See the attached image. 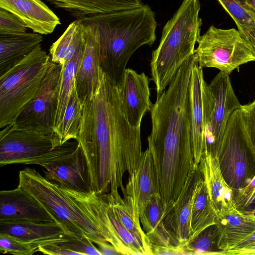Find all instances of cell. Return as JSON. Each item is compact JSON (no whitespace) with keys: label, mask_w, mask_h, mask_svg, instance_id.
<instances>
[{"label":"cell","mask_w":255,"mask_h":255,"mask_svg":"<svg viewBox=\"0 0 255 255\" xmlns=\"http://www.w3.org/2000/svg\"><path fill=\"white\" fill-rule=\"evenodd\" d=\"M76 140L87 161L91 192L123 196V177L136 169L142 155L140 128L128 123L119 88L104 75L97 93L83 104Z\"/></svg>","instance_id":"cell-1"},{"label":"cell","mask_w":255,"mask_h":255,"mask_svg":"<svg viewBox=\"0 0 255 255\" xmlns=\"http://www.w3.org/2000/svg\"><path fill=\"white\" fill-rule=\"evenodd\" d=\"M195 54L180 67L167 89L157 96L150 111L151 130L148 148L156 171L159 192L166 204L179 195L195 168L192 150L190 82Z\"/></svg>","instance_id":"cell-2"},{"label":"cell","mask_w":255,"mask_h":255,"mask_svg":"<svg viewBox=\"0 0 255 255\" xmlns=\"http://www.w3.org/2000/svg\"><path fill=\"white\" fill-rule=\"evenodd\" d=\"M99 33L101 67L106 78L119 88L131 56L143 45L151 46L157 25L147 4L102 15L94 22ZM91 24V23H90Z\"/></svg>","instance_id":"cell-3"},{"label":"cell","mask_w":255,"mask_h":255,"mask_svg":"<svg viewBox=\"0 0 255 255\" xmlns=\"http://www.w3.org/2000/svg\"><path fill=\"white\" fill-rule=\"evenodd\" d=\"M200 9L199 0H183L163 28L150 64L157 96L166 90L185 61L195 54L202 24Z\"/></svg>","instance_id":"cell-4"},{"label":"cell","mask_w":255,"mask_h":255,"mask_svg":"<svg viewBox=\"0 0 255 255\" xmlns=\"http://www.w3.org/2000/svg\"><path fill=\"white\" fill-rule=\"evenodd\" d=\"M18 186L46 210L69 236L78 239L86 237L96 244L106 241L97 223L85 208L35 169L20 170Z\"/></svg>","instance_id":"cell-5"},{"label":"cell","mask_w":255,"mask_h":255,"mask_svg":"<svg viewBox=\"0 0 255 255\" xmlns=\"http://www.w3.org/2000/svg\"><path fill=\"white\" fill-rule=\"evenodd\" d=\"M51 63L40 45L0 76L1 129L37 95Z\"/></svg>","instance_id":"cell-6"},{"label":"cell","mask_w":255,"mask_h":255,"mask_svg":"<svg viewBox=\"0 0 255 255\" xmlns=\"http://www.w3.org/2000/svg\"><path fill=\"white\" fill-rule=\"evenodd\" d=\"M78 145L76 139L63 144L56 132L20 129L10 124L0 131V166L23 164L44 167L65 157Z\"/></svg>","instance_id":"cell-7"},{"label":"cell","mask_w":255,"mask_h":255,"mask_svg":"<svg viewBox=\"0 0 255 255\" xmlns=\"http://www.w3.org/2000/svg\"><path fill=\"white\" fill-rule=\"evenodd\" d=\"M216 157L223 176L233 192L246 187L255 176V155L241 108L230 117Z\"/></svg>","instance_id":"cell-8"},{"label":"cell","mask_w":255,"mask_h":255,"mask_svg":"<svg viewBox=\"0 0 255 255\" xmlns=\"http://www.w3.org/2000/svg\"><path fill=\"white\" fill-rule=\"evenodd\" d=\"M195 54L202 68H215L230 75L255 58L238 30L211 25L197 41Z\"/></svg>","instance_id":"cell-9"},{"label":"cell","mask_w":255,"mask_h":255,"mask_svg":"<svg viewBox=\"0 0 255 255\" xmlns=\"http://www.w3.org/2000/svg\"><path fill=\"white\" fill-rule=\"evenodd\" d=\"M61 188L89 213L97 223L103 237L115 248L119 255H153L151 250L123 226L105 194Z\"/></svg>","instance_id":"cell-10"},{"label":"cell","mask_w":255,"mask_h":255,"mask_svg":"<svg viewBox=\"0 0 255 255\" xmlns=\"http://www.w3.org/2000/svg\"><path fill=\"white\" fill-rule=\"evenodd\" d=\"M229 75L220 71L208 84L206 152L216 157L231 115L240 109Z\"/></svg>","instance_id":"cell-11"},{"label":"cell","mask_w":255,"mask_h":255,"mask_svg":"<svg viewBox=\"0 0 255 255\" xmlns=\"http://www.w3.org/2000/svg\"><path fill=\"white\" fill-rule=\"evenodd\" d=\"M62 65L51 61L37 95L15 118V127L46 132H55L53 123Z\"/></svg>","instance_id":"cell-12"},{"label":"cell","mask_w":255,"mask_h":255,"mask_svg":"<svg viewBox=\"0 0 255 255\" xmlns=\"http://www.w3.org/2000/svg\"><path fill=\"white\" fill-rule=\"evenodd\" d=\"M84 48L75 78V88L82 104L94 96L103 78L101 67L99 33L94 23L85 24Z\"/></svg>","instance_id":"cell-13"},{"label":"cell","mask_w":255,"mask_h":255,"mask_svg":"<svg viewBox=\"0 0 255 255\" xmlns=\"http://www.w3.org/2000/svg\"><path fill=\"white\" fill-rule=\"evenodd\" d=\"M190 97L192 150L195 167H198L203 154L206 152L208 84L204 80L203 68L197 61L191 72Z\"/></svg>","instance_id":"cell-14"},{"label":"cell","mask_w":255,"mask_h":255,"mask_svg":"<svg viewBox=\"0 0 255 255\" xmlns=\"http://www.w3.org/2000/svg\"><path fill=\"white\" fill-rule=\"evenodd\" d=\"M202 176L198 166L195 167L177 199L168 204H165L164 225L179 246L189 240L192 207L196 187Z\"/></svg>","instance_id":"cell-15"},{"label":"cell","mask_w":255,"mask_h":255,"mask_svg":"<svg viewBox=\"0 0 255 255\" xmlns=\"http://www.w3.org/2000/svg\"><path fill=\"white\" fill-rule=\"evenodd\" d=\"M45 178L64 188L91 192L88 167L81 146L65 157L43 167Z\"/></svg>","instance_id":"cell-16"},{"label":"cell","mask_w":255,"mask_h":255,"mask_svg":"<svg viewBox=\"0 0 255 255\" xmlns=\"http://www.w3.org/2000/svg\"><path fill=\"white\" fill-rule=\"evenodd\" d=\"M149 84L144 72L138 73L130 68L126 69L119 90L126 118L134 128H140L143 117L152 105Z\"/></svg>","instance_id":"cell-17"},{"label":"cell","mask_w":255,"mask_h":255,"mask_svg":"<svg viewBox=\"0 0 255 255\" xmlns=\"http://www.w3.org/2000/svg\"><path fill=\"white\" fill-rule=\"evenodd\" d=\"M125 188L124 197L130 200L134 216L140 221L139 214L145 208L150 196L160 193L154 161L148 148L143 151L135 171L128 175Z\"/></svg>","instance_id":"cell-18"},{"label":"cell","mask_w":255,"mask_h":255,"mask_svg":"<svg viewBox=\"0 0 255 255\" xmlns=\"http://www.w3.org/2000/svg\"><path fill=\"white\" fill-rule=\"evenodd\" d=\"M198 168L217 217L239 212L234 203L233 190L225 180L217 158L206 152Z\"/></svg>","instance_id":"cell-19"},{"label":"cell","mask_w":255,"mask_h":255,"mask_svg":"<svg viewBox=\"0 0 255 255\" xmlns=\"http://www.w3.org/2000/svg\"><path fill=\"white\" fill-rule=\"evenodd\" d=\"M0 221L56 222L46 210L18 186L0 192Z\"/></svg>","instance_id":"cell-20"},{"label":"cell","mask_w":255,"mask_h":255,"mask_svg":"<svg viewBox=\"0 0 255 255\" xmlns=\"http://www.w3.org/2000/svg\"><path fill=\"white\" fill-rule=\"evenodd\" d=\"M0 8L15 14L35 33L47 35L61 23L59 18L41 0H0Z\"/></svg>","instance_id":"cell-21"},{"label":"cell","mask_w":255,"mask_h":255,"mask_svg":"<svg viewBox=\"0 0 255 255\" xmlns=\"http://www.w3.org/2000/svg\"><path fill=\"white\" fill-rule=\"evenodd\" d=\"M67 11L76 19L90 24L102 15L135 8L143 5L142 0H44Z\"/></svg>","instance_id":"cell-22"},{"label":"cell","mask_w":255,"mask_h":255,"mask_svg":"<svg viewBox=\"0 0 255 255\" xmlns=\"http://www.w3.org/2000/svg\"><path fill=\"white\" fill-rule=\"evenodd\" d=\"M165 203L159 193L152 195L139 214L142 229L150 244L167 247L179 245L172 238L166 229L163 221Z\"/></svg>","instance_id":"cell-23"},{"label":"cell","mask_w":255,"mask_h":255,"mask_svg":"<svg viewBox=\"0 0 255 255\" xmlns=\"http://www.w3.org/2000/svg\"><path fill=\"white\" fill-rule=\"evenodd\" d=\"M0 233L26 242H35L68 235L65 229L56 222L0 221Z\"/></svg>","instance_id":"cell-24"},{"label":"cell","mask_w":255,"mask_h":255,"mask_svg":"<svg viewBox=\"0 0 255 255\" xmlns=\"http://www.w3.org/2000/svg\"><path fill=\"white\" fill-rule=\"evenodd\" d=\"M216 223L220 232L219 247L224 254L255 231V212H239L217 217Z\"/></svg>","instance_id":"cell-25"},{"label":"cell","mask_w":255,"mask_h":255,"mask_svg":"<svg viewBox=\"0 0 255 255\" xmlns=\"http://www.w3.org/2000/svg\"><path fill=\"white\" fill-rule=\"evenodd\" d=\"M43 39L35 32L0 35V76L41 45Z\"/></svg>","instance_id":"cell-26"},{"label":"cell","mask_w":255,"mask_h":255,"mask_svg":"<svg viewBox=\"0 0 255 255\" xmlns=\"http://www.w3.org/2000/svg\"><path fill=\"white\" fill-rule=\"evenodd\" d=\"M83 48L84 42L79 47L74 56L62 65L53 123L54 130L58 135L71 92L75 86V78L81 63Z\"/></svg>","instance_id":"cell-27"},{"label":"cell","mask_w":255,"mask_h":255,"mask_svg":"<svg viewBox=\"0 0 255 255\" xmlns=\"http://www.w3.org/2000/svg\"><path fill=\"white\" fill-rule=\"evenodd\" d=\"M216 219L217 216L202 176L196 187L192 207L189 240L208 226L215 224Z\"/></svg>","instance_id":"cell-28"},{"label":"cell","mask_w":255,"mask_h":255,"mask_svg":"<svg viewBox=\"0 0 255 255\" xmlns=\"http://www.w3.org/2000/svg\"><path fill=\"white\" fill-rule=\"evenodd\" d=\"M84 23L76 19L50 46L51 61L61 65L70 60L84 42Z\"/></svg>","instance_id":"cell-29"},{"label":"cell","mask_w":255,"mask_h":255,"mask_svg":"<svg viewBox=\"0 0 255 255\" xmlns=\"http://www.w3.org/2000/svg\"><path fill=\"white\" fill-rule=\"evenodd\" d=\"M105 195L123 226L146 248L151 250L150 241L140 226V221L134 216L130 200L127 197L122 198L121 195L115 198L109 193Z\"/></svg>","instance_id":"cell-30"},{"label":"cell","mask_w":255,"mask_h":255,"mask_svg":"<svg viewBox=\"0 0 255 255\" xmlns=\"http://www.w3.org/2000/svg\"><path fill=\"white\" fill-rule=\"evenodd\" d=\"M220 232L218 225H211L181 247L185 255H223L219 247Z\"/></svg>","instance_id":"cell-31"},{"label":"cell","mask_w":255,"mask_h":255,"mask_svg":"<svg viewBox=\"0 0 255 255\" xmlns=\"http://www.w3.org/2000/svg\"><path fill=\"white\" fill-rule=\"evenodd\" d=\"M83 107L75 86L71 92L59 132L63 144L77 138L83 116Z\"/></svg>","instance_id":"cell-32"},{"label":"cell","mask_w":255,"mask_h":255,"mask_svg":"<svg viewBox=\"0 0 255 255\" xmlns=\"http://www.w3.org/2000/svg\"><path fill=\"white\" fill-rule=\"evenodd\" d=\"M40 242H26L0 233V252L15 255H32L38 252Z\"/></svg>","instance_id":"cell-33"},{"label":"cell","mask_w":255,"mask_h":255,"mask_svg":"<svg viewBox=\"0 0 255 255\" xmlns=\"http://www.w3.org/2000/svg\"><path fill=\"white\" fill-rule=\"evenodd\" d=\"M238 26H250L255 20L247 10L245 0H218Z\"/></svg>","instance_id":"cell-34"},{"label":"cell","mask_w":255,"mask_h":255,"mask_svg":"<svg viewBox=\"0 0 255 255\" xmlns=\"http://www.w3.org/2000/svg\"><path fill=\"white\" fill-rule=\"evenodd\" d=\"M58 243L65 248L79 255H102L99 250L87 238L78 239L65 235Z\"/></svg>","instance_id":"cell-35"},{"label":"cell","mask_w":255,"mask_h":255,"mask_svg":"<svg viewBox=\"0 0 255 255\" xmlns=\"http://www.w3.org/2000/svg\"><path fill=\"white\" fill-rule=\"evenodd\" d=\"M27 28L24 22L18 16L0 8V35L26 32Z\"/></svg>","instance_id":"cell-36"},{"label":"cell","mask_w":255,"mask_h":255,"mask_svg":"<svg viewBox=\"0 0 255 255\" xmlns=\"http://www.w3.org/2000/svg\"><path fill=\"white\" fill-rule=\"evenodd\" d=\"M236 208L240 212H247L255 202V176L244 188L234 192Z\"/></svg>","instance_id":"cell-37"},{"label":"cell","mask_w":255,"mask_h":255,"mask_svg":"<svg viewBox=\"0 0 255 255\" xmlns=\"http://www.w3.org/2000/svg\"><path fill=\"white\" fill-rule=\"evenodd\" d=\"M241 110L246 131L255 155V100L242 105Z\"/></svg>","instance_id":"cell-38"},{"label":"cell","mask_w":255,"mask_h":255,"mask_svg":"<svg viewBox=\"0 0 255 255\" xmlns=\"http://www.w3.org/2000/svg\"><path fill=\"white\" fill-rule=\"evenodd\" d=\"M237 27L242 38L255 58V23L250 26H238Z\"/></svg>","instance_id":"cell-39"},{"label":"cell","mask_w":255,"mask_h":255,"mask_svg":"<svg viewBox=\"0 0 255 255\" xmlns=\"http://www.w3.org/2000/svg\"><path fill=\"white\" fill-rule=\"evenodd\" d=\"M152 255H185L181 245L178 247L159 246L151 245Z\"/></svg>","instance_id":"cell-40"},{"label":"cell","mask_w":255,"mask_h":255,"mask_svg":"<svg viewBox=\"0 0 255 255\" xmlns=\"http://www.w3.org/2000/svg\"><path fill=\"white\" fill-rule=\"evenodd\" d=\"M254 246H255V231L247 238L226 251L224 255H234V254L238 251L248 249Z\"/></svg>","instance_id":"cell-41"},{"label":"cell","mask_w":255,"mask_h":255,"mask_svg":"<svg viewBox=\"0 0 255 255\" xmlns=\"http://www.w3.org/2000/svg\"><path fill=\"white\" fill-rule=\"evenodd\" d=\"M99 247V251L102 255H119L115 248L106 241H102L97 244Z\"/></svg>","instance_id":"cell-42"},{"label":"cell","mask_w":255,"mask_h":255,"mask_svg":"<svg viewBox=\"0 0 255 255\" xmlns=\"http://www.w3.org/2000/svg\"><path fill=\"white\" fill-rule=\"evenodd\" d=\"M247 10L255 20V0H245Z\"/></svg>","instance_id":"cell-43"},{"label":"cell","mask_w":255,"mask_h":255,"mask_svg":"<svg viewBox=\"0 0 255 255\" xmlns=\"http://www.w3.org/2000/svg\"><path fill=\"white\" fill-rule=\"evenodd\" d=\"M235 255H255V246L238 251Z\"/></svg>","instance_id":"cell-44"}]
</instances>
